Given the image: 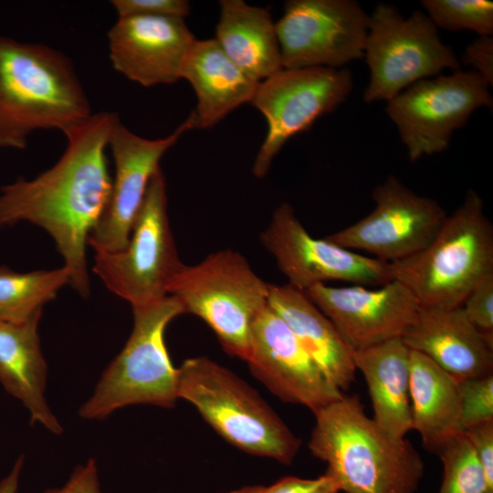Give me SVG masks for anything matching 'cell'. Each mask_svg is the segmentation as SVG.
I'll use <instances>...</instances> for the list:
<instances>
[{
	"label": "cell",
	"instance_id": "obj_1",
	"mask_svg": "<svg viewBox=\"0 0 493 493\" xmlns=\"http://www.w3.org/2000/svg\"><path fill=\"white\" fill-rule=\"evenodd\" d=\"M119 120L114 112L93 113L65 133L67 147L53 166L0 189V227L26 221L47 231L82 297L89 294L88 237L110 196L106 150Z\"/></svg>",
	"mask_w": 493,
	"mask_h": 493
},
{
	"label": "cell",
	"instance_id": "obj_2",
	"mask_svg": "<svg viewBox=\"0 0 493 493\" xmlns=\"http://www.w3.org/2000/svg\"><path fill=\"white\" fill-rule=\"evenodd\" d=\"M308 447L345 493H415L425 463L406 438H394L369 417L357 395L316 411Z\"/></svg>",
	"mask_w": 493,
	"mask_h": 493
},
{
	"label": "cell",
	"instance_id": "obj_3",
	"mask_svg": "<svg viewBox=\"0 0 493 493\" xmlns=\"http://www.w3.org/2000/svg\"><path fill=\"white\" fill-rule=\"evenodd\" d=\"M92 114L66 55L0 35V148L25 149L39 130L65 134Z\"/></svg>",
	"mask_w": 493,
	"mask_h": 493
},
{
	"label": "cell",
	"instance_id": "obj_4",
	"mask_svg": "<svg viewBox=\"0 0 493 493\" xmlns=\"http://www.w3.org/2000/svg\"><path fill=\"white\" fill-rule=\"evenodd\" d=\"M178 369V398L193 404L227 443L253 456L290 465L301 440L246 381L206 356Z\"/></svg>",
	"mask_w": 493,
	"mask_h": 493
},
{
	"label": "cell",
	"instance_id": "obj_5",
	"mask_svg": "<svg viewBox=\"0 0 493 493\" xmlns=\"http://www.w3.org/2000/svg\"><path fill=\"white\" fill-rule=\"evenodd\" d=\"M393 279L406 286L422 308H456L493 275V226L479 194L469 189L422 251L390 263Z\"/></svg>",
	"mask_w": 493,
	"mask_h": 493
},
{
	"label": "cell",
	"instance_id": "obj_6",
	"mask_svg": "<svg viewBox=\"0 0 493 493\" xmlns=\"http://www.w3.org/2000/svg\"><path fill=\"white\" fill-rule=\"evenodd\" d=\"M133 309V328L121 351L101 374L80 406L84 419H104L120 408L152 404L173 408L178 398V369L164 341L168 324L184 313L173 296Z\"/></svg>",
	"mask_w": 493,
	"mask_h": 493
},
{
	"label": "cell",
	"instance_id": "obj_7",
	"mask_svg": "<svg viewBox=\"0 0 493 493\" xmlns=\"http://www.w3.org/2000/svg\"><path fill=\"white\" fill-rule=\"evenodd\" d=\"M168 295L184 313L204 320L229 355L246 361L253 324L267 306L269 283L232 249L208 255L194 266H184Z\"/></svg>",
	"mask_w": 493,
	"mask_h": 493
},
{
	"label": "cell",
	"instance_id": "obj_8",
	"mask_svg": "<svg viewBox=\"0 0 493 493\" xmlns=\"http://www.w3.org/2000/svg\"><path fill=\"white\" fill-rule=\"evenodd\" d=\"M363 58L370 79L366 103L388 101L414 83L461 68L454 49L445 44L427 15L404 16L393 5L379 3L369 15Z\"/></svg>",
	"mask_w": 493,
	"mask_h": 493
},
{
	"label": "cell",
	"instance_id": "obj_9",
	"mask_svg": "<svg viewBox=\"0 0 493 493\" xmlns=\"http://www.w3.org/2000/svg\"><path fill=\"white\" fill-rule=\"evenodd\" d=\"M184 266L169 225L166 182L160 167L150 181L126 246L96 252L93 271L109 290L135 308L167 297Z\"/></svg>",
	"mask_w": 493,
	"mask_h": 493
},
{
	"label": "cell",
	"instance_id": "obj_10",
	"mask_svg": "<svg viewBox=\"0 0 493 493\" xmlns=\"http://www.w3.org/2000/svg\"><path fill=\"white\" fill-rule=\"evenodd\" d=\"M489 85L472 70L419 80L386 101L409 159L446 151L454 132L478 109L491 108Z\"/></svg>",
	"mask_w": 493,
	"mask_h": 493
},
{
	"label": "cell",
	"instance_id": "obj_11",
	"mask_svg": "<svg viewBox=\"0 0 493 493\" xmlns=\"http://www.w3.org/2000/svg\"><path fill=\"white\" fill-rule=\"evenodd\" d=\"M352 88V73L347 68H282L260 81L250 103L266 118L267 131L253 174L264 177L285 143L335 110Z\"/></svg>",
	"mask_w": 493,
	"mask_h": 493
},
{
	"label": "cell",
	"instance_id": "obj_12",
	"mask_svg": "<svg viewBox=\"0 0 493 493\" xmlns=\"http://www.w3.org/2000/svg\"><path fill=\"white\" fill-rule=\"evenodd\" d=\"M372 198L375 205L370 214L325 238L393 263L425 249L447 216L439 202L416 194L393 175L373 189Z\"/></svg>",
	"mask_w": 493,
	"mask_h": 493
},
{
	"label": "cell",
	"instance_id": "obj_13",
	"mask_svg": "<svg viewBox=\"0 0 493 493\" xmlns=\"http://www.w3.org/2000/svg\"><path fill=\"white\" fill-rule=\"evenodd\" d=\"M369 15L353 0H289L276 23L283 68H341L363 58Z\"/></svg>",
	"mask_w": 493,
	"mask_h": 493
},
{
	"label": "cell",
	"instance_id": "obj_14",
	"mask_svg": "<svg viewBox=\"0 0 493 493\" xmlns=\"http://www.w3.org/2000/svg\"><path fill=\"white\" fill-rule=\"evenodd\" d=\"M260 240L288 284L302 291L329 281L379 287L393 279L390 263L310 236L288 203L274 210Z\"/></svg>",
	"mask_w": 493,
	"mask_h": 493
},
{
	"label": "cell",
	"instance_id": "obj_15",
	"mask_svg": "<svg viewBox=\"0 0 493 493\" xmlns=\"http://www.w3.org/2000/svg\"><path fill=\"white\" fill-rule=\"evenodd\" d=\"M192 129L187 118L167 137L150 140L133 133L120 120L116 122L109 140L115 166L110 196L87 242L95 252H116L126 246L160 160Z\"/></svg>",
	"mask_w": 493,
	"mask_h": 493
},
{
	"label": "cell",
	"instance_id": "obj_16",
	"mask_svg": "<svg viewBox=\"0 0 493 493\" xmlns=\"http://www.w3.org/2000/svg\"><path fill=\"white\" fill-rule=\"evenodd\" d=\"M246 362L251 374L282 402L303 405L312 413L343 393L325 377L268 304L253 324Z\"/></svg>",
	"mask_w": 493,
	"mask_h": 493
},
{
	"label": "cell",
	"instance_id": "obj_17",
	"mask_svg": "<svg viewBox=\"0 0 493 493\" xmlns=\"http://www.w3.org/2000/svg\"><path fill=\"white\" fill-rule=\"evenodd\" d=\"M304 292L353 351L402 337L421 309L411 290L395 279L376 288L317 284Z\"/></svg>",
	"mask_w": 493,
	"mask_h": 493
},
{
	"label": "cell",
	"instance_id": "obj_18",
	"mask_svg": "<svg viewBox=\"0 0 493 493\" xmlns=\"http://www.w3.org/2000/svg\"><path fill=\"white\" fill-rule=\"evenodd\" d=\"M195 40L184 19L177 17H118L108 32L114 69L147 88L180 79L183 64Z\"/></svg>",
	"mask_w": 493,
	"mask_h": 493
},
{
	"label": "cell",
	"instance_id": "obj_19",
	"mask_svg": "<svg viewBox=\"0 0 493 493\" xmlns=\"http://www.w3.org/2000/svg\"><path fill=\"white\" fill-rule=\"evenodd\" d=\"M402 339L457 382L493 374V332L477 330L460 306L421 307Z\"/></svg>",
	"mask_w": 493,
	"mask_h": 493
},
{
	"label": "cell",
	"instance_id": "obj_20",
	"mask_svg": "<svg viewBox=\"0 0 493 493\" xmlns=\"http://www.w3.org/2000/svg\"><path fill=\"white\" fill-rule=\"evenodd\" d=\"M268 306L285 321L325 377L341 392L355 380L353 350L308 295L269 283Z\"/></svg>",
	"mask_w": 493,
	"mask_h": 493
},
{
	"label": "cell",
	"instance_id": "obj_21",
	"mask_svg": "<svg viewBox=\"0 0 493 493\" xmlns=\"http://www.w3.org/2000/svg\"><path fill=\"white\" fill-rule=\"evenodd\" d=\"M193 87L197 104L188 116L193 129H209L235 109L250 103L258 81L246 74L215 38L195 40L181 69Z\"/></svg>",
	"mask_w": 493,
	"mask_h": 493
},
{
	"label": "cell",
	"instance_id": "obj_22",
	"mask_svg": "<svg viewBox=\"0 0 493 493\" xmlns=\"http://www.w3.org/2000/svg\"><path fill=\"white\" fill-rule=\"evenodd\" d=\"M411 350L402 337L353 351L356 371L366 382L374 422L391 436L405 438L412 429Z\"/></svg>",
	"mask_w": 493,
	"mask_h": 493
},
{
	"label": "cell",
	"instance_id": "obj_23",
	"mask_svg": "<svg viewBox=\"0 0 493 493\" xmlns=\"http://www.w3.org/2000/svg\"><path fill=\"white\" fill-rule=\"evenodd\" d=\"M40 318L0 321V383L28 410L31 423L59 435L63 428L45 397L47 366L37 332Z\"/></svg>",
	"mask_w": 493,
	"mask_h": 493
},
{
	"label": "cell",
	"instance_id": "obj_24",
	"mask_svg": "<svg viewBox=\"0 0 493 493\" xmlns=\"http://www.w3.org/2000/svg\"><path fill=\"white\" fill-rule=\"evenodd\" d=\"M215 40L246 74L260 82L283 68L270 12L243 0H221Z\"/></svg>",
	"mask_w": 493,
	"mask_h": 493
},
{
	"label": "cell",
	"instance_id": "obj_25",
	"mask_svg": "<svg viewBox=\"0 0 493 493\" xmlns=\"http://www.w3.org/2000/svg\"><path fill=\"white\" fill-rule=\"evenodd\" d=\"M410 403L412 429L430 453L438 454L463 432L457 381L414 351L410 356Z\"/></svg>",
	"mask_w": 493,
	"mask_h": 493
},
{
	"label": "cell",
	"instance_id": "obj_26",
	"mask_svg": "<svg viewBox=\"0 0 493 493\" xmlns=\"http://www.w3.org/2000/svg\"><path fill=\"white\" fill-rule=\"evenodd\" d=\"M69 283V273L64 266L27 273L1 267L0 321L22 323L41 316L43 306Z\"/></svg>",
	"mask_w": 493,
	"mask_h": 493
},
{
	"label": "cell",
	"instance_id": "obj_27",
	"mask_svg": "<svg viewBox=\"0 0 493 493\" xmlns=\"http://www.w3.org/2000/svg\"><path fill=\"white\" fill-rule=\"evenodd\" d=\"M437 455L443 464L438 493H493V484L463 432L452 437Z\"/></svg>",
	"mask_w": 493,
	"mask_h": 493
},
{
	"label": "cell",
	"instance_id": "obj_28",
	"mask_svg": "<svg viewBox=\"0 0 493 493\" xmlns=\"http://www.w3.org/2000/svg\"><path fill=\"white\" fill-rule=\"evenodd\" d=\"M435 26L449 31L470 30L493 35V3L488 0H423Z\"/></svg>",
	"mask_w": 493,
	"mask_h": 493
},
{
	"label": "cell",
	"instance_id": "obj_29",
	"mask_svg": "<svg viewBox=\"0 0 493 493\" xmlns=\"http://www.w3.org/2000/svg\"><path fill=\"white\" fill-rule=\"evenodd\" d=\"M461 425L493 420V374L457 382Z\"/></svg>",
	"mask_w": 493,
	"mask_h": 493
},
{
	"label": "cell",
	"instance_id": "obj_30",
	"mask_svg": "<svg viewBox=\"0 0 493 493\" xmlns=\"http://www.w3.org/2000/svg\"><path fill=\"white\" fill-rule=\"evenodd\" d=\"M110 4L118 17L142 16L184 19L190 14V4L185 0H112Z\"/></svg>",
	"mask_w": 493,
	"mask_h": 493
},
{
	"label": "cell",
	"instance_id": "obj_31",
	"mask_svg": "<svg viewBox=\"0 0 493 493\" xmlns=\"http://www.w3.org/2000/svg\"><path fill=\"white\" fill-rule=\"evenodd\" d=\"M460 308L477 330L493 332V275L479 282L467 294Z\"/></svg>",
	"mask_w": 493,
	"mask_h": 493
},
{
	"label": "cell",
	"instance_id": "obj_32",
	"mask_svg": "<svg viewBox=\"0 0 493 493\" xmlns=\"http://www.w3.org/2000/svg\"><path fill=\"white\" fill-rule=\"evenodd\" d=\"M340 487L327 473L316 478L286 477L269 487L263 493H340Z\"/></svg>",
	"mask_w": 493,
	"mask_h": 493
},
{
	"label": "cell",
	"instance_id": "obj_33",
	"mask_svg": "<svg viewBox=\"0 0 493 493\" xmlns=\"http://www.w3.org/2000/svg\"><path fill=\"white\" fill-rule=\"evenodd\" d=\"M488 481L493 484V420L482 422L463 431Z\"/></svg>",
	"mask_w": 493,
	"mask_h": 493
},
{
	"label": "cell",
	"instance_id": "obj_34",
	"mask_svg": "<svg viewBox=\"0 0 493 493\" xmlns=\"http://www.w3.org/2000/svg\"><path fill=\"white\" fill-rule=\"evenodd\" d=\"M463 62L469 66L489 86L493 84V37L478 36L467 46L462 57Z\"/></svg>",
	"mask_w": 493,
	"mask_h": 493
},
{
	"label": "cell",
	"instance_id": "obj_35",
	"mask_svg": "<svg viewBox=\"0 0 493 493\" xmlns=\"http://www.w3.org/2000/svg\"><path fill=\"white\" fill-rule=\"evenodd\" d=\"M44 493H101L96 461L89 458L76 467L62 487L47 488Z\"/></svg>",
	"mask_w": 493,
	"mask_h": 493
},
{
	"label": "cell",
	"instance_id": "obj_36",
	"mask_svg": "<svg viewBox=\"0 0 493 493\" xmlns=\"http://www.w3.org/2000/svg\"><path fill=\"white\" fill-rule=\"evenodd\" d=\"M23 464L24 456H20L11 471L0 480V493H17Z\"/></svg>",
	"mask_w": 493,
	"mask_h": 493
},
{
	"label": "cell",
	"instance_id": "obj_37",
	"mask_svg": "<svg viewBox=\"0 0 493 493\" xmlns=\"http://www.w3.org/2000/svg\"><path fill=\"white\" fill-rule=\"evenodd\" d=\"M263 490L264 487L262 486H246L232 490L229 493H263Z\"/></svg>",
	"mask_w": 493,
	"mask_h": 493
}]
</instances>
